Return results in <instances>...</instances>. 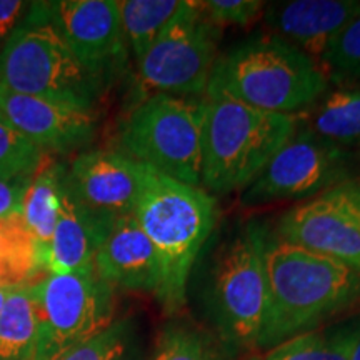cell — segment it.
Returning <instances> with one entry per match:
<instances>
[{
  "label": "cell",
  "instance_id": "6da1fadb",
  "mask_svg": "<svg viewBox=\"0 0 360 360\" xmlns=\"http://www.w3.org/2000/svg\"><path fill=\"white\" fill-rule=\"evenodd\" d=\"M265 267L269 295L257 350L317 330L360 304V274L327 255L270 236Z\"/></svg>",
  "mask_w": 360,
  "mask_h": 360
},
{
  "label": "cell",
  "instance_id": "7a4b0ae2",
  "mask_svg": "<svg viewBox=\"0 0 360 360\" xmlns=\"http://www.w3.org/2000/svg\"><path fill=\"white\" fill-rule=\"evenodd\" d=\"M134 215L159 257L155 299L169 315L179 314L187 302L193 265L217 222V200L202 187L148 167Z\"/></svg>",
  "mask_w": 360,
  "mask_h": 360
},
{
  "label": "cell",
  "instance_id": "3957f363",
  "mask_svg": "<svg viewBox=\"0 0 360 360\" xmlns=\"http://www.w3.org/2000/svg\"><path fill=\"white\" fill-rule=\"evenodd\" d=\"M330 87L307 53L276 34L255 35L219 56L207 96H224L254 109L300 115Z\"/></svg>",
  "mask_w": 360,
  "mask_h": 360
},
{
  "label": "cell",
  "instance_id": "277c9868",
  "mask_svg": "<svg viewBox=\"0 0 360 360\" xmlns=\"http://www.w3.org/2000/svg\"><path fill=\"white\" fill-rule=\"evenodd\" d=\"M200 187L225 195L245 191L300 125V115L274 114L224 96H207Z\"/></svg>",
  "mask_w": 360,
  "mask_h": 360
},
{
  "label": "cell",
  "instance_id": "5b68a950",
  "mask_svg": "<svg viewBox=\"0 0 360 360\" xmlns=\"http://www.w3.org/2000/svg\"><path fill=\"white\" fill-rule=\"evenodd\" d=\"M270 233L264 224L242 225L214 259L204 289V309L229 354L257 349L267 309Z\"/></svg>",
  "mask_w": 360,
  "mask_h": 360
},
{
  "label": "cell",
  "instance_id": "8992f818",
  "mask_svg": "<svg viewBox=\"0 0 360 360\" xmlns=\"http://www.w3.org/2000/svg\"><path fill=\"white\" fill-rule=\"evenodd\" d=\"M204 101L154 94L141 98L119 130L122 154L187 186L200 187Z\"/></svg>",
  "mask_w": 360,
  "mask_h": 360
},
{
  "label": "cell",
  "instance_id": "52a82bcc",
  "mask_svg": "<svg viewBox=\"0 0 360 360\" xmlns=\"http://www.w3.org/2000/svg\"><path fill=\"white\" fill-rule=\"evenodd\" d=\"M0 87L94 112L101 79L80 64L56 30L29 24L0 51Z\"/></svg>",
  "mask_w": 360,
  "mask_h": 360
},
{
  "label": "cell",
  "instance_id": "ba28073f",
  "mask_svg": "<svg viewBox=\"0 0 360 360\" xmlns=\"http://www.w3.org/2000/svg\"><path fill=\"white\" fill-rule=\"evenodd\" d=\"M37 319L35 360H58L114 322V289L94 272L44 274L30 285Z\"/></svg>",
  "mask_w": 360,
  "mask_h": 360
},
{
  "label": "cell",
  "instance_id": "9c48e42d",
  "mask_svg": "<svg viewBox=\"0 0 360 360\" xmlns=\"http://www.w3.org/2000/svg\"><path fill=\"white\" fill-rule=\"evenodd\" d=\"M219 40L220 27L207 19L200 2L184 0L167 29L137 60L142 98L154 94L204 98L219 57Z\"/></svg>",
  "mask_w": 360,
  "mask_h": 360
},
{
  "label": "cell",
  "instance_id": "30bf717a",
  "mask_svg": "<svg viewBox=\"0 0 360 360\" xmlns=\"http://www.w3.org/2000/svg\"><path fill=\"white\" fill-rule=\"evenodd\" d=\"M350 177V152L299 125L259 177L242 192V204L307 200Z\"/></svg>",
  "mask_w": 360,
  "mask_h": 360
},
{
  "label": "cell",
  "instance_id": "8fae6325",
  "mask_svg": "<svg viewBox=\"0 0 360 360\" xmlns=\"http://www.w3.org/2000/svg\"><path fill=\"white\" fill-rule=\"evenodd\" d=\"M274 236L360 274V179L342 180L292 207L278 220Z\"/></svg>",
  "mask_w": 360,
  "mask_h": 360
},
{
  "label": "cell",
  "instance_id": "7c38bea8",
  "mask_svg": "<svg viewBox=\"0 0 360 360\" xmlns=\"http://www.w3.org/2000/svg\"><path fill=\"white\" fill-rule=\"evenodd\" d=\"M29 24H47L90 74L102 79L125 64L127 42L115 0L34 4Z\"/></svg>",
  "mask_w": 360,
  "mask_h": 360
},
{
  "label": "cell",
  "instance_id": "4fadbf2b",
  "mask_svg": "<svg viewBox=\"0 0 360 360\" xmlns=\"http://www.w3.org/2000/svg\"><path fill=\"white\" fill-rule=\"evenodd\" d=\"M147 165L119 150L82 152L67 167L72 195L94 212L122 217L134 214L147 177Z\"/></svg>",
  "mask_w": 360,
  "mask_h": 360
},
{
  "label": "cell",
  "instance_id": "5bb4252c",
  "mask_svg": "<svg viewBox=\"0 0 360 360\" xmlns=\"http://www.w3.org/2000/svg\"><path fill=\"white\" fill-rule=\"evenodd\" d=\"M0 119L40 150L69 152L96 134L94 112L0 87Z\"/></svg>",
  "mask_w": 360,
  "mask_h": 360
},
{
  "label": "cell",
  "instance_id": "9a60e30c",
  "mask_svg": "<svg viewBox=\"0 0 360 360\" xmlns=\"http://www.w3.org/2000/svg\"><path fill=\"white\" fill-rule=\"evenodd\" d=\"M94 270L112 289L119 287L155 295L160 283L159 257L134 214L114 220L98 247Z\"/></svg>",
  "mask_w": 360,
  "mask_h": 360
},
{
  "label": "cell",
  "instance_id": "2e32d148",
  "mask_svg": "<svg viewBox=\"0 0 360 360\" xmlns=\"http://www.w3.org/2000/svg\"><path fill=\"white\" fill-rule=\"evenodd\" d=\"M272 34L319 62L335 35L360 13V0H292L265 7Z\"/></svg>",
  "mask_w": 360,
  "mask_h": 360
},
{
  "label": "cell",
  "instance_id": "e0dca14e",
  "mask_svg": "<svg viewBox=\"0 0 360 360\" xmlns=\"http://www.w3.org/2000/svg\"><path fill=\"white\" fill-rule=\"evenodd\" d=\"M67 174V172H65ZM114 217L90 210L75 199L64 179L60 212L49 245L45 267L49 274L94 272L98 247L109 233Z\"/></svg>",
  "mask_w": 360,
  "mask_h": 360
},
{
  "label": "cell",
  "instance_id": "ac0fdd59",
  "mask_svg": "<svg viewBox=\"0 0 360 360\" xmlns=\"http://www.w3.org/2000/svg\"><path fill=\"white\" fill-rule=\"evenodd\" d=\"M300 117V125L344 150L360 148V84L328 87Z\"/></svg>",
  "mask_w": 360,
  "mask_h": 360
},
{
  "label": "cell",
  "instance_id": "d6986e66",
  "mask_svg": "<svg viewBox=\"0 0 360 360\" xmlns=\"http://www.w3.org/2000/svg\"><path fill=\"white\" fill-rule=\"evenodd\" d=\"M67 167L56 162L42 160L40 167L30 177L20 214L27 227L37 238L44 260H47L49 245H51L53 231H56L58 212H60V193L64 186ZM47 269V267H45Z\"/></svg>",
  "mask_w": 360,
  "mask_h": 360
},
{
  "label": "cell",
  "instance_id": "ffe728a7",
  "mask_svg": "<svg viewBox=\"0 0 360 360\" xmlns=\"http://www.w3.org/2000/svg\"><path fill=\"white\" fill-rule=\"evenodd\" d=\"M360 337V314L326 328L305 332L252 360H350Z\"/></svg>",
  "mask_w": 360,
  "mask_h": 360
},
{
  "label": "cell",
  "instance_id": "44dd1931",
  "mask_svg": "<svg viewBox=\"0 0 360 360\" xmlns=\"http://www.w3.org/2000/svg\"><path fill=\"white\" fill-rule=\"evenodd\" d=\"M182 6L184 0H122L119 2L125 42H127V47L132 49L135 60H141L146 56Z\"/></svg>",
  "mask_w": 360,
  "mask_h": 360
},
{
  "label": "cell",
  "instance_id": "7402d4cb",
  "mask_svg": "<svg viewBox=\"0 0 360 360\" xmlns=\"http://www.w3.org/2000/svg\"><path fill=\"white\" fill-rule=\"evenodd\" d=\"M37 319L30 285L12 290L0 314V360H35Z\"/></svg>",
  "mask_w": 360,
  "mask_h": 360
},
{
  "label": "cell",
  "instance_id": "603a6c76",
  "mask_svg": "<svg viewBox=\"0 0 360 360\" xmlns=\"http://www.w3.org/2000/svg\"><path fill=\"white\" fill-rule=\"evenodd\" d=\"M231 354L204 328L184 321L165 326L157 337L150 360H229Z\"/></svg>",
  "mask_w": 360,
  "mask_h": 360
},
{
  "label": "cell",
  "instance_id": "cb8c5ba5",
  "mask_svg": "<svg viewBox=\"0 0 360 360\" xmlns=\"http://www.w3.org/2000/svg\"><path fill=\"white\" fill-rule=\"evenodd\" d=\"M58 360H143L139 352L137 330L130 319H119L105 330Z\"/></svg>",
  "mask_w": 360,
  "mask_h": 360
},
{
  "label": "cell",
  "instance_id": "d4e9b609",
  "mask_svg": "<svg viewBox=\"0 0 360 360\" xmlns=\"http://www.w3.org/2000/svg\"><path fill=\"white\" fill-rule=\"evenodd\" d=\"M319 64L330 85L360 84V13L335 35Z\"/></svg>",
  "mask_w": 360,
  "mask_h": 360
},
{
  "label": "cell",
  "instance_id": "484cf974",
  "mask_svg": "<svg viewBox=\"0 0 360 360\" xmlns=\"http://www.w3.org/2000/svg\"><path fill=\"white\" fill-rule=\"evenodd\" d=\"M44 160V152L0 119V179L34 175Z\"/></svg>",
  "mask_w": 360,
  "mask_h": 360
},
{
  "label": "cell",
  "instance_id": "4316f807",
  "mask_svg": "<svg viewBox=\"0 0 360 360\" xmlns=\"http://www.w3.org/2000/svg\"><path fill=\"white\" fill-rule=\"evenodd\" d=\"M267 4L260 0H209L200 2L202 12L217 27H247L262 15Z\"/></svg>",
  "mask_w": 360,
  "mask_h": 360
},
{
  "label": "cell",
  "instance_id": "83f0119b",
  "mask_svg": "<svg viewBox=\"0 0 360 360\" xmlns=\"http://www.w3.org/2000/svg\"><path fill=\"white\" fill-rule=\"evenodd\" d=\"M29 177L19 179H0V219L7 217V215L20 212L22 200H24L27 186H29Z\"/></svg>",
  "mask_w": 360,
  "mask_h": 360
},
{
  "label": "cell",
  "instance_id": "f1b7e54d",
  "mask_svg": "<svg viewBox=\"0 0 360 360\" xmlns=\"http://www.w3.org/2000/svg\"><path fill=\"white\" fill-rule=\"evenodd\" d=\"M24 7L25 2L20 0H0V39L12 35L13 25Z\"/></svg>",
  "mask_w": 360,
  "mask_h": 360
},
{
  "label": "cell",
  "instance_id": "f546056e",
  "mask_svg": "<svg viewBox=\"0 0 360 360\" xmlns=\"http://www.w3.org/2000/svg\"><path fill=\"white\" fill-rule=\"evenodd\" d=\"M11 294H12V290L0 287V314H2L4 309H6L7 300H8V297H11Z\"/></svg>",
  "mask_w": 360,
  "mask_h": 360
},
{
  "label": "cell",
  "instance_id": "4dcf8cb0",
  "mask_svg": "<svg viewBox=\"0 0 360 360\" xmlns=\"http://www.w3.org/2000/svg\"><path fill=\"white\" fill-rule=\"evenodd\" d=\"M350 360H360V337H359L357 344H355L354 352H352V359H350Z\"/></svg>",
  "mask_w": 360,
  "mask_h": 360
}]
</instances>
